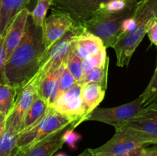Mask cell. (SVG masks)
Instances as JSON below:
<instances>
[{
  "instance_id": "1",
  "label": "cell",
  "mask_w": 157,
  "mask_h": 156,
  "mask_svg": "<svg viewBox=\"0 0 157 156\" xmlns=\"http://www.w3.org/2000/svg\"><path fill=\"white\" fill-rule=\"evenodd\" d=\"M45 50L41 27L34 24L29 16L21 43L5 64L7 84L16 87L18 92L30 83L39 70Z\"/></svg>"
},
{
  "instance_id": "2",
  "label": "cell",
  "mask_w": 157,
  "mask_h": 156,
  "mask_svg": "<svg viewBox=\"0 0 157 156\" xmlns=\"http://www.w3.org/2000/svg\"><path fill=\"white\" fill-rule=\"evenodd\" d=\"M133 18L136 26L132 32L123 34L113 46L117 55V66H128L132 56L147 35L149 24L157 18V0H140L136 3Z\"/></svg>"
},
{
  "instance_id": "3",
  "label": "cell",
  "mask_w": 157,
  "mask_h": 156,
  "mask_svg": "<svg viewBox=\"0 0 157 156\" xmlns=\"http://www.w3.org/2000/svg\"><path fill=\"white\" fill-rule=\"evenodd\" d=\"M78 122L48 107L45 114L36 123L25 131L21 132L17 139V150H22L33 146L64 128H76Z\"/></svg>"
},
{
  "instance_id": "4",
  "label": "cell",
  "mask_w": 157,
  "mask_h": 156,
  "mask_svg": "<svg viewBox=\"0 0 157 156\" xmlns=\"http://www.w3.org/2000/svg\"><path fill=\"white\" fill-rule=\"evenodd\" d=\"M136 5L118 12H97L81 25L89 33L100 38L104 47H113L121 35V24L124 19L133 16Z\"/></svg>"
},
{
  "instance_id": "5",
  "label": "cell",
  "mask_w": 157,
  "mask_h": 156,
  "mask_svg": "<svg viewBox=\"0 0 157 156\" xmlns=\"http://www.w3.org/2000/svg\"><path fill=\"white\" fill-rule=\"evenodd\" d=\"M81 29L82 26L81 24H75L53 45L46 49L41 58L39 70L32 80H38L43 76L55 71L61 67L67 59L74 38Z\"/></svg>"
},
{
  "instance_id": "6",
  "label": "cell",
  "mask_w": 157,
  "mask_h": 156,
  "mask_svg": "<svg viewBox=\"0 0 157 156\" xmlns=\"http://www.w3.org/2000/svg\"><path fill=\"white\" fill-rule=\"evenodd\" d=\"M144 110L140 96L133 101L111 108H98L87 116L86 121H97L121 128Z\"/></svg>"
},
{
  "instance_id": "7",
  "label": "cell",
  "mask_w": 157,
  "mask_h": 156,
  "mask_svg": "<svg viewBox=\"0 0 157 156\" xmlns=\"http://www.w3.org/2000/svg\"><path fill=\"white\" fill-rule=\"evenodd\" d=\"M109 0H52V10L70 17L75 24H82L90 19L101 3Z\"/></svg>"
},
{
  "instance_id": "8",
  "label": "cell",
  "mask_w": 157,
  "mask_h": 156,
  "mask_svg": "<svg viewBox=\"0 0 157 156\" xmlns=\"http://www.w3.org/2000/svg\"><path fill=\"white\" fill-rule=\"evenodd\" d=\"M144 142L133 136L127 128H116L113 137L96 148H90L94 156H120L138 147L145 146Z\"/></svg>"
},
{
  "instance_id": "9",
  "label": "cell",
  "mask_w": 157,
  "mask_h": 156,
  "mask_svg": "<svg viewBox=\"0 0 157 156\" xmlns=\"http://www.w3.org/2000/svg\"><path fill=\"white\" fill-rule=\"evenodd\" d=\"M82 84L77 82L70 90L57 97L52 106L58 113L76 121L78 125L85 121V111L81 98Z\"/></svg>"
},
{
  "instance_id": "10",
  "label": "cell",
  "mask_w": 157,
  "mask_h": 156,
  "mask_svg": "<svg viewBox=\"0 0 157 156\" xmlns=\"http://www.w3.org/2000/svg\"><path fill=\"white\" fill-rule=\"evenodd\" d=\"M121 128L128 129L146 145H157V112L144 107L142 113Z\"/></svg>"
},
{
  "instance_id": "11",
  "label": "cell",
  "mask_w": 157,
  "mask_h": 156,
  "mask_svg": "<svg viewBox=\"0 0 157 156\" xmlns=\"http://www.w3.org/2000/svg\"><path fill=\"white\" fill-rule=\"evenodd\" d=\"M37 96L36 86L33 81L29 83L17 93L13 109L6 119V124L18 134L25 116Z\"/></svg>"
},
{
  "instance_id": "12",
  "label": "cell",
  "mask_w": 157,
  "mask_h": 156,
  "mask_svg": "<svg viewBox=\"0 0 157 156\" xmlns=\"http://www.w3.org/2000/svg\"><path fill=\"white\" fill-rule=\"evenodd\" d=\"M75 24V21L67 15L52 11V14L46 17L41 26L42 41L45 48L53 45Z\"/></svg>"
},
{
  "instance_id": "13",
  "label": "cell",
  "mask_w": 157,
  "mask_h": 156,
  "mask_svg": "<svg viewBox=\"0 0 157 156\" xmlns=\"http://www.w3.org/2000/svg\"><path fill=\"white\" fill-rule=\"evenodd\" d=\"M66 64L67 59L56 70L44 75L38 80H32L36 86L37 96L41 98L48 107H52L58 97L60 80Z\"/></svg>"
},
{
  "instance_id": "14",
  "label": "cell",
  "mask_w": 157,
  "mask_h": 156,
  "mask_svg": "<svg viewBox=\"0 0 157 156\" xmlns=\"http://www.w3.org/2000/svg\"><path fill=\"white\" fill-rule=\"evenodd\" d=\"M30 13L29 9L27 7L25 8L15 17L13 21L8 27L5 35L6 61L10 58L14 50L21 43L25 32Z\"/></svg>"
},
{
  "instance_id": "15",
  "label": "cell",
  "mask_w": 157,
  "mask_h": 156,
  "mask_svg": "<svg viewBox=\"0 0 157 156\" xmlns=\"http://www.w3.org/2000/svg\"><path fill=\"white\" fill-rule=\"evenodd\" d=\"M67 128H64L51 135L30 148L16 150L14 156H52L57 151L62 148L64 144L62 139L63 133Z\"/></svg>"
},
{
  "instance_id": "16",
  "label": "cell",
  "mask_w": 157,
  "mask_h": 156,
  "mask_svg": "<svg viewBox=\"0 0 157 156\" xmlns=\"http://www.w3.org/2000/svg\"><path fill=\"white\" fill-rule=\"evenodd\" d=\"M30 0H2L0 6V35L5 37L6 30L15 17L26 8Z\"/></svg>"
},
{
  "instance_id": "17",
  "label": "cell",
  "mask_w": 157,
  "mask_h": 156,
  "mask_svg": "<svg viewBox=\"0 0 157 156\" xmlns=\"http://www.w3.org/2000/svg\"><path fill=\"white\" fill-rule=\"evenodd\" d=\"M106 90L101 86L87 84L82 85L81 98L83 101L84 111H85V121L87 116L98 107L104 99Z\"/></svg>"
},
{
  "instance_id": "18",
  "label": "cell",
  "mask_w": 157,
  "mask_h": 156,
  "mask_svg": "<svg viewBox=\"0 0 157 156\" xmlns=\"http://www.w3.org/2000/svg\"><path fill=\"white\" fill-rule=\"evenodd\" d=\"M48 107V106L47 104L41 98L37 96L25 116L20 132L27 130L28 128L35 125L38 120H40L41 117L45 114Z\"/></svg>"
},
{
  "instance_id": "19",
  "label": "cell",
  "mask_w": 157,
  "mask_h": 156,
  "mask_svg": "<svg viewBox=\"0 0 157 156\" xmlns=\"http://www.w3.org/2000/svg\"><path fill=\"white\" fill-rule=\"evenodd\" d=\"M75 40L87 50L90 56L97 54L102 49L106 48L101 38L87 32L84 30L83 26L81 32L75 36Z\"/></svg>"
},
{
  "instance_id": "20",
  "label": "cell",
  "mask_w": 157,
  "mask_h": 156,
  "mask_svg": "<svg viewBox=\"0 0 157 156\" xmlns=\"http://www.w3.org/2000/svg\"><path fill=\"white\" fill-rule=\"evenodd\" d=\"M109 61H110L108 58L104 65L99 67H95L86 73H84L83 78L81 81L82 85L94 84V85L101 86L103 89L105 90H107Z\"/></svg>"
},
{
  "instance_id": "21",
  "label": "cell",
  "mask_w": 157,
  "mask_h": 156,
  "mask_svg": "<svg viewBox=\"0 0 157 156\" xmlns=\"http://www.w3.org/2000/svg\"><path fill=\"white\" fill-rule=\"evenodd\" d=\"M18 133L6 124L0 137V156H14L17 150Z\"/></svg>"
},
{
  "instance_id": "22",
  "label": "cell",
  "mask_w": 157,
  "mask_h": 156,
  "mask_svg": "<svg viewBox=\"0 0 157 156\" xmlns=\"http://www.w3.org/2000/svg\"><path fill=\"white\" fill-rule=\"evenodd\" d=\"M17 88L9 84H0V113L7 117L13 109Z\"/></svg>"
},
{
  "instance_id": "23",
  "label": "cell",
  "mask_w": 157,
  "mask_h": 156,
  "mask_svg": "<svg viewBox=\"0 0 157 156\" xmlns=\"http://www.w3.org/2000/svg\"><path fill=\"white\" fill-rule=\"evenodd\" d=\"M52 0H37L35 9L30 13L34 24L41 27L46 18V14L52 6Z\"/></svg>"
},
{
  "instance_id": "24",
  "label": "cell",
  "mask_w": 157,
  "mask_h": 156,
  "mask_svg": "<svg viewBox=\"0 0 157 156\" xmlns=\"http://www.w3.org/2000/svg\"><path fill=\"white\" fill-rule=\"evenodd\" d=\"M144 107L149 106L157 102V64L153 76L145 90L141 93Z\"/></svg>"
},
{
  "instance_id": "25",
  "label": "cell",
  "mask_w": 157,
  "mask_h": 156,
  "mask_svg": "<svg viewBox=\"0 0 157 156\" xmlns=\"http://www.w3.org/2000/svg\"><path fill=\"white\" fill-rule=\"evenodd\" d=\"M82 60L80 59L75 54L71 46L70 51L67 58V68L74 76L76 82H81L83 78L84 72H83L82 65H81Z\"/></svg>"
},
{
  "instance_id": "26",
  "label": "cell",
  "mask_w": 157,
  "mask_h": 156,
  "mask_svg": "<svg viewBox=\"0 0 157 156\" xmlns=\"http://www.w3.org/2000/svg\"><path fill=\"white\" fill-rule=\"evenodd\" d=\"M108 58V57L107 56L106 48L102 49L97 54L87 57L81 61L83 72L86 73V72L89 71V70H92L95 67H99L104 65Z\"/></svg>"
},
{
  "instance_id": "27",
  "label": "cell",
  "mask_w": 157,
  "mask_h": 156,
  "mask_svg": "<svg viewBox=\"0 0 157 156\" xmlns=\"http://www.w3.org/2000/svg\"><path fill=\"white\" fill-rule=\"evenodd\" d=\"M137 3L136 1L128 0H109L106 2L101 3L97 12H118L124 10Z\"/></svg>"
},
{
  "instance_id": "28",
  "label": "cell",
  "mask_w": 157,
  "mask_h": 156,
  "mask_svg": "<svg viewBox=\"0 0 157 156\" xmlns=\"http://www.w3.org/2000/svg\"><path fill=\"white\" fill-rule=\"evenodd\" d=\"M76 83L77 82L75 80V78H74V76L71 74L69 70H67V64H66V66L64 67L62 73H61L58 96H60L61 94H62V93H64V92L70 90Z\"/></svg>"
},
{
  "instance_id": "29",
  "label": "cell",
  "mask_w": 157,
  "mask_h": 156,
  "mask_svg": "<svg viewBox=\"0 0 157 156\" xmlns=\"http://www.w3.org/2000/svg\"><path fill=\"white\" fill-rule=\"evenodd\" d=\"M63 141L67 144L71 149L77 148V143L81 139V136L74 131V128L70 127L65 129L62 136Z\"/></svg>"
},
{
  "instance_id": "30",
  "label": "cell",
  "mask_w": 157,
  "mask_h": 156,
  "mask_svg": "<svg viewBox=\"0 0 157 156\" xmlns=\"http://www.w3.org/2000/svg\"><path fill=\"white\" fill-rule=\"evenodd\" d=\"M5 64H6L5 37L0 35V84H7L5 76Z\"/></svg>"
},
{
  "instance_id": "31",
  "label": "cell",
  "mask_w": 157,
  "mask_h": 156,
  "mask_svg": "<svg viewBox=\"0 0 157 156\" xmlns=\"http://www.w3.org/2000/svg\"><path fill=\"white\" fill-rule=\"evenodd\" d=\"M147 35H148L152 44L157 47V18H154L150 22Z\"/></svg>"
},
{
  "instance_id": "32",
  "label": "cell",
  "mask_w": 157,
  "mask_h": 156,
  "mask_svg": "<svg viewBox=\"0 0 157 156\" xmlns=\"http://www.w3.org/2000/svg\"><path fill=\"white\" fill-rule=\"evenodd\" d=\"M135 26H136V21L133 16L124 19L121 24V35L132 32L135 28Z\"/></svg>"
},
{
  "instance_id": "33",
  "label": "cell",
  "mask_w": 157,
  "mask_h": 156,
  "mask_svg": "<svg viewBox=\"0 0 157 156\" xmlns=\"http://www.w3.org/2000/svg\"><path fill=\"white\" fill-rule=\"evenodd\" d=\"M145 149H146L145 146L138 147V148L131 150V151H128V152L127 153H124V154H121V155L120 156H140L141 154L144 152Z\"/></svg>"
},
{
  "instance_id": "34",
  "label": "cell",
  "mask_w": 157,
  "mask_h": 156,
  "mask_svg": "<svg viewBox=\"0 0 157 156\" xmlns=\"http://www.w3.org/2000/svg\"><path fill=\"white\" fill-rule=\"evenodd\" d=\"M140 156H157V145L152 148H146Z\"/></svg>"
},
{
  "instance_id": "35",
  "label": "cell",
  "mask_w": 157,
  "mask_h": 156,
  "mask_svg": "<svg viewBox=\"0 0 157 156\" xmlns=\"http://www.w3.org/2000/svg\"><path fill=\"white\" fill-rule=\"evenodd\" d=\"M6 117L0 113V137L2 135L3 132H4L5 126H6Z\"/></svg>"
},
{
  "instance_id": "36",
  "label": "cell",
  "mask_w": 157,
  "mask_h": 156,
  "mask_svg": "<svg viewBox=\"0 0 157 156\" xmlns=\"http://www.w3.org/2000/svg\"><path fill=\"white\" fill-rule=\"evenodd\" d=\"M78 156H94V155L91 153V151H90V148H87V149L84 150V151Z\"/></svg>"
},
{
  "instance_id": "37",
  "label": "cell",
  "mask_w": 157,
  "mask_h": 156,
  "mask_svg": "<svg viewBox=\"0 0 157 156\" xmlns=\"http://www.w3.org/2000/svg\"><path fill=\"white\" fill-rule=\"evenodd\" d=\"M147 108L150 109V110H155V111H156V112H157V102H156V103L153 104V105L149 106H147Z\"/></svg>"
},
{
  "instance_id": "38",
  "label": "cell",
  "mask_w": 157,
  "mask_h": 156,
  "mask_svg": "<svg viewBox=\"0 0 157 156\" xmlns=\"http://www.w3.org/2000/svg\"><path fill=\"white\" fill-rule=\"evenodd\" d=\"M56 156H67V155L64 154H57Z\"/></svg>"
},
{
  "instance_id": "39",
  "label": "cell",
  "mask_w": 157,
  "mask_h": 156,
  "mask_svg": "<svg viewBox=\"0 0 157 156\" xmlns=\"http://www.w3.org/2000/svg\"><path fill=\"white\" fill-rule=\"evenodd\" d=\"M128 1H136V2H138V1H140V0H128Z\"/></svg>"
},
{
  "instance_id": "40",
  "label": "cell",
  "mask_w": 157,
  "mask_h": 156,
  "mask_svg": "<svg viewBox=\"0 0 157 156\" xmlns=\"http://www.w3.org/2000/svg\"><path fill=\"white\" fill-rule=\"evenodd\" d=\"M1 1L2 0H0V6H1Z\"/></svg>"
}]
</instances>
